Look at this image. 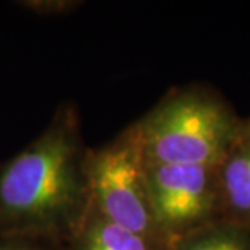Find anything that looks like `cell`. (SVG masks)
<instances>
[{"mask_svg":"<svg viewBox=\"0 0 250 250\" xmlns=\"http://www.w3.org/2000/svg\"><path fill=\"white\" fill-rule=\"evenodd\" d=\"M80 114L60 104L42 134L0 163V235L65 245L92 206Z\"/></svg>","mask_w":250,"mask_h":250,"instance_id":"obj_1","label":"cell"},{"mask_svg":"<svg viewBox=\"0 0 250 250\" xmlns=\"http://www.w3.org/2000/svg\"><path fill=\"white\" fill-rule=\"evenodd\" d=\"M242 118L205 86L171 89L128 126L146 164L218 166L239 142Z\"/></svg>","mask_w":250,"mask_h":250,"instance_id":"obj_2","label":"cell"},{"mask_svg":"<svg viewBox=\"0 0 250 250\" xmlns=\"http://www.w3.org/2000/svg\"><path fill=\"white\" fill-rule=\"evenodd\" d=\"M65 250H161L152 242L108 221L90 206L86 218L70 241Z\"/></svg>","mask_w":250,"mask_h":250,"instance_id":"obj_6","label":"cell"},{"mask_svg":"<svg viewBox=\"0 0 250 250\" xmlns=\"http://www.w3.org/2000/svg\"><path fill=\"white\" fill-rule=\"evenodd\" d=\"M221 220L250 228V143L239 142L217 167Z\"/></svg>","mask_w":250,"mask_h":250,"instance_id":"obj_5","label":"cell"},{"mask_svg":"<svg viewBox=\"0 0 250 250\" xmlns=\"http://www.w3.org/2000/svg\"><path fill=\"white\" fill-rule=\"evenodd\" d=\"M171 250H250V228L218 220L179 239Z\"/></svg>","mask_w":250,"mask_h":250,"instance_id":"obj_7","label":"cell"},{"mask_svg":"<svg viewBox=\"0 0 250 250\" xmlns=\"http://www.w3.org/2000/svg\"><path fill=\"white\" fill-rule=\"evenodd\" d=\"M92 206L108 221L170 250L157 224L146 164L125 128L111 142L90 149L88 157Z\"/></svg>","mask_w":250,"mask_h":250,"instance_id":"obj_3","label":"cell"},{"mask_svg":"<svg viewBox=\"0 0 250 250\" xmlns=\"http://www.w3.org/2000/svg\"><path fill=\"white\" fill-rule=\"evenodd\" d=\"M18 4L41 16H64L81 7L83 3L75 0H29L20 1Z\"/></svg>","mask_w":250,"mask_h":250,"instance_id":"obj_8","label":"cell"},{"mask_svg":"<svg viewBox=\"0 0 250 250\" xmlns=\"http://www.w3.org/2000/svg\"><path fill=\"white\" fill-rule=\"evenodd\" d=\"M242 142L250 143V117L242 121V131H241V139Z\"/></svg>","mask_w":250,"mask_h":250,"instance_id":"obj_10","label":"cell"},{"mask_svg":"<svg viewBox=\"0 0 250 250\" xmlns=\"http://www.w3.org/2000/svg\"><path fill=\"white\" fill-rule=\"evenodd\" d=\"M217 167L146 164L157 224L170 250L189 233L221 220Z\"/></svg>","mask_w":250,"mask_h":250,"instance_id":"obj_4","label":"cell"},{"mask_svg":"<svg viewBox=\"0 0 250 250\" xmlns=\"http://www.w3.org/2000/svg\"><path fill=\"white\" fill-rule=\"evenodd\" d=\"M0 250H65V248L46 239L0 235Z\"/></svg>","mask_w":250,"mask_h":250,"instance_id":"obj_9","label":"cell"}]
</instances>
